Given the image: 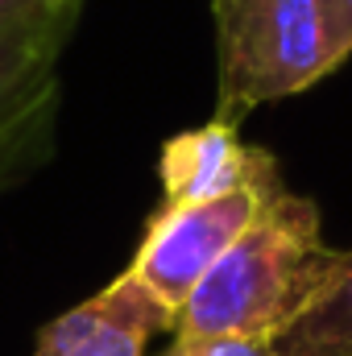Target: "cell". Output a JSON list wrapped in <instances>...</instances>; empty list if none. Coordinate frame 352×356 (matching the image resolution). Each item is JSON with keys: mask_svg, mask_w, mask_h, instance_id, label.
<instances>
[{"mask_svg": "<svg viewBox=\"0 0 352 356\" xmlns=\"http://www.w3.org/2000/svg\"><path fill=\"white\" fill-rule=\"evenodd\" d=\"M340 249L323 241L319 207L294 195L282 175L265 186L262 207L237 245L182 302L175 336H241L273 344L323 290Z\"/></svg>", "mask_w": 352, "mask_h": 356, "instance_id": "6da1fadb", "label": "cell"}, {"mask_svg": "<svg viewBox=\"0 0 352 356\" xmlns=\"http://www.w3.org/2000/svg\"><path fill=\"white\" fill-rule=\"evenodd\" d=\"M211 21L220 58L216 116L224 120L298 95L336 71L319 0H211Z\"/></svg>", "mask_w": 352, "mask_h": 356, "instance_id": "7a4b0ae2", "label": "cell"}, {"mask_svg": "<svg viewBox=\"0 0 352 356\" xmlns=\"http://www.w3.org/2000/svg\"><path fill=\"white\" fill-rule=\"evenodd\" d=\"M278 178V166L265 170L262 182L203 199V203H182V207H158L129 273L170 311H182V302L195 294V286L216 269V261L237 245V236L249 228V220L262 207L265 186Z\"/></svg>", "mask_w": 352, "mask_h": 356, "instance_id": "3957f363", "label": "cell"}, {"mask_svg": "<svg viewBox=\"0 0 352 356\" xmlns=\"http://www.w3.org/2000/svg\"><path fill=\"white\" fill-rule=\"evenodd\" d=\"M79 4L0 25V158L42 154L58 104V54Z\"/></svg>", "mask_w": 352, "mask_h": 356, "instance_id": "277c9868", "label": "cell"}, {"mask_svg": "<svg viewBox=\"0 0 352 356\" xmlns=\"http://www.w3.org/2000/svg\"><path fill=\"white\" fill-rule=\"evenodd\" d=\"M175 311L125 269L99 294L50 319L33 344V356H145V344L158 332H175Z\"/></svg>", "mask_w": 352, "mask_h": 356, "instance_id": "5b68a950", "label": "cell"}, {"mask_svg": "<svg viewBox=\"0 0 352 356\" xmlns=\"http://www.w3.org/2000/svg\"><path fill=\"white\" fill-rule=\"evenodd\" d=\"M273 154L253 149L241 141L237 120L211 116L199 129H186L170 137L158 154V178H162V207L203 203L232 191H245L273 170Z\"/></svg>", "mask_w": 352, "mask_h": 356, "instance_id": "8992f818", "label": "cell"}, {"mask_svg": "<svg viewBox=\"0 0 352 356\" xmlns=\"http://www.w3.org/2000/svg\"><path fill=\"white\" fill-rule=\"evenodd\" d=\"M278 356H352V249L340 261L311 307L273 340Z\"/></svg>", "mask_w": 352, "mask_h": 356, "instance_id": "52a82bcc", "label": "cell"}, {"mask_svg": "<svg viewBox=\"0 0 352 356\" xmlns=\"http://www.w3.org/2000/svg\"><path fill=\"white\" fill-rule=\"evenodd\" d=\"M162 356H278L265 340H241V336H175V344Z\"/></svg>", "mask_w": 352, "mask_h": 356, "instance_id": "ba28073f", "label": "cell"}, {"mask_svg": "<svg viewBox=\"0 0 352 356\" xmlns=\"http://www.w3.org/2000/svg\"><path fill=\"white\" fill-rule=\"evenodd\" d=\"M319 21L332 63L344 67L352 58V0H319Z\"/></svg>", "mask_w": 352, "mask_h": 356, "instance_id": "9c48e42d", "label": "cell"}, {"mask_svg": "<svg viewBox=\"0 0 352 356\" xmlns=\"http://www.w3.org/2000/svg\"><path fill=\"white\" fill-rule=\"evenodd\" d=\"M33 158H38V154H4V158H0V186H4L8 178H17L25 166H33Z\"/></svg>", "mask_w": 352, "mask_h": 356, "instance_id": "30bf717a", "label": "cell"}, {"mask_svg": "<svg viewBox=\"0 0 352 356\" xmlns=\"http://www.w3.org/2000/svg\"><path fill=\"white\" fill-rule=\"evenodd\" d=\"M29 13H46V8H38V4H29V0H0V25L21 21V17H29Z\"/></svg>", "mask_w": 352, "mask_h": 356, "instance_id": "8fae6325", "label": "cell"}, {"mask_svg": "<svg viewBox=\"0 0 352 356\" xmlns=\"http://www.w3.org/2000/svg\"><path fill=\"white\" fill-rule=\"evenodd\" d=\"M29 4H38V8H67V4H79V0H29Z\"/></svg>", "mask_w": 352, "mask_h": 356, "instance_id": "7c38bea8", "label": "cell"}]
</instances>
